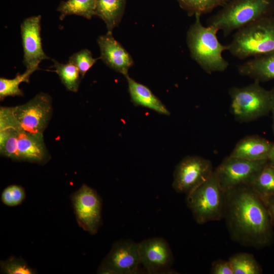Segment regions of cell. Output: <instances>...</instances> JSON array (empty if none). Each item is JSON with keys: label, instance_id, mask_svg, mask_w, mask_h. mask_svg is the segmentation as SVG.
Segmentation results:
<instances>
[{"label": "cell", "instance_id": "1", "mask_svg": "<svg viewBox=\"0 0 274 274\" xmlns=\"http://www.w3.org/2000/svg\"><path fill=\"white\" fill-rule=\"evenodd\" d=\"M233 239L239 244L263 248L272 240V224L263 201L250 186L225 193L224 216Z\"/></svg>", "mask_w": 274, "mask_h": 274}, {"label": "cell", "instance_id": "2", "mask_svg": "<svg viewBox=\"0 0 274 274\" xmlns=\"http://www.w3.org/2000/svg\"><path fill=\"white\" fill-rule=\"evenodd\" d=\"M195 20L190 27L187 42L192 57L207 73L224 71L228 62L222 53L228 50V45L220 43L217 37L218 29L214 26L202 25L199 15H195Z\"/></svg>", "mask_w": 274, "mask_h": 274}, {"label": "cell", "instance_id": "3", "mask_svg": "<svg viewBox=\"0 0 274 274\" xmlns=\"http://www.w3.org/2000/svg\"><path fill=\"white\" fill-rule=\"evenodd\" d=\"M274 15V0H230L208 25L221 30L225 36L263 17Z\"/></svg>", "mask_w": 274, "mask_h": 274}, {"label": "cell", "instance_id": "4", "mask_svg": "<svg viewBox=\"0 0 274 274\" xmlns=\"http://www.w3.org/2000/svg\"><path fill=\"white\" fill-rule=\"evenodd\" d=\"M228 46L230 54L241 59L274 52V15L237 30Z\"/></svg>", "mask_w": 274, "mask_h": 274}, {"label": "cell", "instance_id": "5", "mask_svg": "<svg viewBox=\"0 0 274 274\" xmlns=\"http://www.w3.org/2000/svg\"><path fill=\"white\" fill-rule=\"evenodd\" d=\"M230 112L239 122H249L265 116L270 112V93L254 81L243 87L229 89Z\"/></svg>", "mask_w": 274, "mask_h": 274}, {"label": "cell", "instance_id": "6", "mask_svg": "<svg viewBox=\"0 0 274 274\" xmlns=\"http://www.w3.org/2000/svg\"><path fill=\"white\" fill-rule=\"evenodd\" d=\"M186 195L187 206L198 224L224 217L225 192L220 188L214 172L208 180Z\"/></svg>", "mask_w": 274, "mask_h": 274}, {"label": "cell", "instance_id": "7", "mask_svg": "<svg viewBox=\"0 0 274 274\" xmlns=\"http://www.w3.org/2000/svg\"><path fill=\"white\" fill-rule=\"evenodd\" d=\"M267 162V160L252 161L229 155L214 170V174L225 193L238 187L250 186Z\"/></svg>", "mask_w": 274, "mask_h": 274}, {"label": "cell", "instance_id": "8", "mask_svg": "<svg viewBox=\"0 0 274 274\" xmlns=\"http://www.w3.org/2000/svg\"><path fill=\"white\" fill-rule=\"evenodd\" d=\"M13 111L20 131L43 133L51 117V97L40 92L25 104L13 107Z\"/></svg>", "mask_w": 274, "mask_h": 274}, {"label": "cell", "instance_id": "9", "mask_svg": "<svg viewBox=\"0 0 274 274\" xmlns=\"http://www.w3.org/2000/svg\"><path fill=\"white\" fill-rule=\"evenodd\" d=\"M214 172L209 159L198 156H188L177 165L172 186L178 193L191 192L208 180Z\"/></svg>", "mask_w": 274, "mask_h": 274}, {"label": "cell", "instance_id": "10", "mask_svg": "<svg viewBox=\"0 0 274 274\" xmlns=\"http://www.w3.org/2000/svg\"><path fill=\"white\" fill-rule=\"evenodd\" d=\"M71 200L78 225L91 234H95L101 223L102 202L97 192L83 184L72 194Z\"/></svg>", "mask_w": 274, "mask_h": 274}, {"label": "cell", "instance_id": "11", "mask_svg": "<svg viewBox=\"0 0 274 274\" xmlns=\"http://www.w3.org/2000/svg\"><path fill=\"white\" fill-rule=\"evenodd\" d=\"M140 264L139 243L131 239H121L113 244L97 272L108 274L136 273Z\"/></svg>", "mask_w": 274, "mask_h": 274}, {"label": "cell", "instance_id": "12", "mask_svg": "<svg viewBox=\"0 0 274 274\" xmlns=\"http://www.w3.org/2000/svg\"><path fill=\"white\" fill-rule=\"evenodd\" d=\"M139 252L142 264L149 273H166L170 271L174 257L167 242L156 237L139 243Z\"/></svg>", "mask_w": 274, "mask_h": 274}, {"label": "cell", "instance_id": "13", "mask_svg": "<svg viewBox=\"0 0 274 274\" xmlns=\"http://www.w3.org/2000/svg\"><path fill=\"white\" fill-rule=\"evenodd\" d=\"M41 19V15L33 16L25 19L21 24L23 63L26 69L38 70L40 62L49 58L42 48Z\"/></svg>", "mask_w": 274, "mask_h": 274}, {"label": "cell", "instance_id": "14", "mask_svg": "<svg viewBox=\"0 0 274 274\" xmlns=\"http://www.w3.org/2000/svg\"><path fill=\"white\" fill-rule=\"evenodd\" d=\"M97 43L100 51V58L109 67L123 74L128 76L129 68L133 64V60L130 54L112 36V32H108L100 36Z\"/></svg>", "mask_w": 274, "mask_h": 274}, {"label": "cell", "instance_id": "15", "mask_svg": "<svg viewBox=\"0 0 274 274\" xmlns=\"http://www.w3.org/2000/svg\"><path fill=\"white\" fill-rule=\"evenodd\" d=\"M18 152L19 161L38 163L47 161L48 153L44 143L43 133L19 131Z\"/></svg>", "mask_w": 274, "mask_h": 274}, {"label": "cell", "instance_id": "16", "mask_svg": "<svg viewBox=\"0 0 274 274\" xmlns=\"http://www.w3.org/2000/svg\"><path fill=\"white\" fill-rule=\"evenodd\" d=\"M274 143L260 136H247L240 140L229 155L249 160H267Z\"/></svg>", "mask_w": 274, "mask_h": 274}, {"label": "cell", "instance_id": "17", "mask_svg": "<svg viewBox=\"0 0 274 274\" xmlns=\"http://www.w3.org/2000/svg\"><path fill=\"white\" fill-rule=\"evenodd\" d=\"M239 74L258 82L274 79V52L254 57L237 68Z\"/></svg>", "mask_w": 274, "mask_h": 274}, {"label": "cell", "instance_id": "18", "mask_svg": "<svg viewBox=\"0 0 274 274\" xmlns=\"http://www.w3.org/2000/svg\"><path fill=\"white\" fill-rule=\"evenodd\" d=\"M131 100L136 106L151 109L162 115H169L170 112L162 102L146 86L126 77Z\"/></svg>", "mask_w": 274, "mask_h": 274}, {"label": "cell", "instance_id": "19", "mask_svg": "<svg viewBox=\"0 0 274 274\" xmlns=\"http://www.w3.org/2000/svg\"><path fill=\"white\" fill-rule=\"evenodd\" d=\"M126 0H96V15L106 24L108 32L113 29L121 21Z\"/></svg>", "mask_w": 274, "mask_h": 274}, {"label": "cell", "instance_id": "20", "mask_svg": "<svg viewBox=\"0 0 274 274\" xmlns=\"http://www.w3.org/2000/svg\"><path fill=\"white\" fill-rule=\"evenodd\" d=\"M96 0H67L62 1L57 10L60 13L59 18L63 20L66 16L76 15L90 19L96 15Z\"/></svg>", "mask_w": 274, "mask_h": 274}, {"label": "cell", "instance_id": "21", "mask_svg": "<svg viewBox=\"0 0 274 274\" xmlns=\"http://www.w3.org/2000/svg\"><path fill=\"white\" fill-rule=\"evenodd\" d=\"M262 199L274 195V168L267 163L250 186Z\"/></svg>", "mask_w": 274, "mask_h": 274}, {"label": "cell", "instance_id": "22", "mask_svg": "<svg viewBox=\"0 0 274 274\" xmlns=\"http://www.w3.org/2000/svg\"><path fill=\"white\" fill-rule=\"evenodd\" d=\"M52 60L55 68V72L66 88L74 92H77L81 77L78 68L69 62L63 64L55 59Z\"/></svg>", "mask_w": 274, "mask_h": 274}, {"label": "cell", "instance_id": "23", "mask_svg": "<svg viewBox=\"0 0 274 274\" xmlns=\"http://www.w3.org/2000/svg\"><path fill=\"white\" fill-rule=\"evenodd\" d=\"M233 274H260L262 269L254 256L249 253H238L228 260Z\"/></svg>", "mask_w": 274, "mask_h": 274}, {"label": "cell", "instance_id": "24", "mask_svg": "<svg viewBox=\"0 0 274 274\" xmlns=\"http://www.w3.org/2000/svg\"><path fill=\"white\" fill-rule=\"evenodd\" d=\"M36 70L26 69L23 73H18L13 79L0 78V98L3 99L8 96H23V93L19 88L22 82H29L31 75Z\"/></svg>", "mask_w": 274, "mask_h": 274}, {"label": "cell", "instance_id": "25", "mask_svg": "<svg viewBox=\"0 0 274 274\" xmlns=\"http://www.w3.org/2000/svg\"><path fill=\"white\" fill-rule=\"evenodd\" d=\"M180 7L189 15L211 12L218 6H223L228 0H177Z\"/></svg>", "mask_w": 274, "mask_h": 274}, {"label": "cell", "instance_id": "26", "mask_svg": "<svg viewBox=\"0 0 274 274\" xmlns=\"http://www.w3.org/2000/svg\"><path fill=\"white\" fill-rule=\"evenodd\" d=\"M19 131L14 129L0 130L1 154L14 160L19 161L18 152Z\"/></svg>", "mask_w": 274, "mask_h": 274}, {"label": "cell", "instance_id": "27", "mask_svg": "<svg viewBox=\"0 0 274 274\" xmlns=\"http://www.w3.org/2000/svg\"><path fill=\"white\" fill-rule=\"evenodd\" d=\"M1 269L3 273L34 274L35 269L30 267L22 258L12 256L5 261H1Z\"/></svg>", "mask_w": 274, "mask_h": 274}, {"label": "cell", "instance_id": "28", "mask_svg": "<svg viewBox=\"0 0 274 274\" xmlns=\"http://www.w3.org/2000/svg\"><path fill=\"white\" fill-rule=\"evenodd\" d=\"M97 58L92 57L88 49H83L70 57L68 62L75 65L78 69L82 78L95 63Z\"/></svg>", "mask_w": 274, "mask_h": 274}, {"label": "cell", "instance_id": "29", "mask_svg": "<svg viewBox=\"0 0 274 274\" xmlns=\"http://www.w3.org/2000/svg\"><path fill=\"white\" fill-rule=\"evenodd\" d=\"M25 198V192L24 188L17 185H12L6 187L1 195L2 201L9 207L20 204Z\"/></svg>", "mask_w": 274, "mask_h": 274}, {"label": "cell", "instance_id": "30", "mask_svg": "<svg viewBox=\"0 0 274 274\" xmlns=\"http://www.w3.org/2000/svg\"><path fill=\"white\" fill-rule=\"evenodd\" d=\"M211 273L212 274H233V271L229 260L218 259L212 263Z\"/></svg>", "mask_w": 274, "mask_h": 274}, {"label": "cell", "instance_id": "31", "mask_svg": "<svg viewBox=\"0 0 274 274\" xmlns=\"http://www.w3.org/2000/svg\"><path fill=\"white\" fill-rule=\"evenodd\" d=\"M265 203L272 225H274V195L262 200Z\"/></svg>", "mask_w": 274, "mask_h": 274}, {"label": "cell", "instance_id": "32", "mask_svg": "<svg viewBox=\"0 0 274 274\" xmlns=\"http://www.w3.org/2000/svg\"><path fill=\"white\" fill-rule=\"evenodd\" d=\"M270 112L272 114L271 130L274 135V87L270 90Z\"/></svg>", "mask_w": 274, "mask_h": 274}, {"label": "cell", "instance_id": "33", "mask_svg": "<svg viewBox=\"0 0 274 274\" xmlns=\"http://www.w3.org/2000/svg\"><path fill=\"white\" fill-rule=\"evenodd\" d=\"M267 161L268 164L274 168V145L270 151Z\"/></svg>", "mask_w": 274, "mask_h": 274}]
</instances>
